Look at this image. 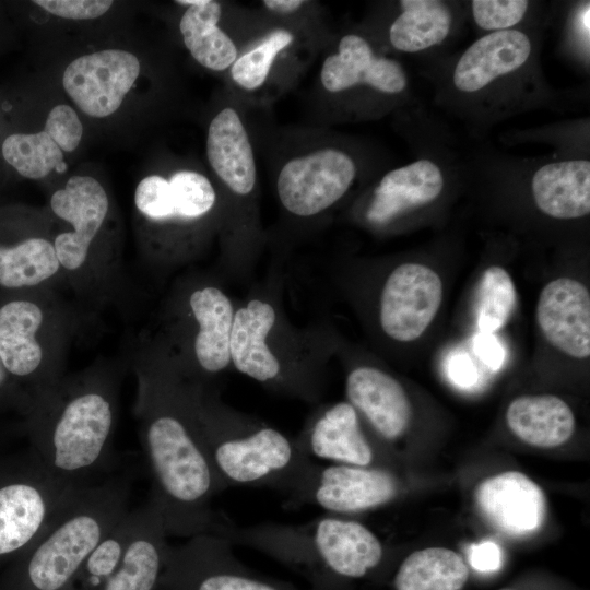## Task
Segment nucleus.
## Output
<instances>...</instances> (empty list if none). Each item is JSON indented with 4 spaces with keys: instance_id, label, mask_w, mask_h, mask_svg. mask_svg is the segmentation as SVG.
Segmentation results:
<instances>
[{
    "instance_id": "nucleus-1",
    "label": "nucleus",
    "mask_w": 590,
    "mask_h": 590,
    "mask_svg": "<svg viewBox=\"0 0 590 590\" xmlns=\"http://www.w3.org/2000/svg\"><path fill=\"white\" fill-rule=\"evenodd\" d=\"M134 413L150 469L149 500L160 511L167 535L212 533L220 520L212 499L227 488L208 452L188 382L158 357L134 363Z\"/></svg>"
},
{
    "instance_id": "nucleus-2",
    "label": "nucleus",
    "mask_w": 590,
    "mask_h": 590,
    "mask_svg": "<svg viewBox=\"0 0 590 590\" xmlns=\"http://www.w3.org/2000/svg\"><path fill=\"white\" fill-rule=\"evenodd\" d=\"M118 376L95 366L61 377L36 396L27 412L35 452L59 479L87 486L117 462Z\"/></svg>"
},
{
    "instance_id": "nucleus-3",
    "label": "nucleus",
    "mask_w": 590,
    "mask_h": 590,
    "mask_svg": "<svg viewBox=\"0 0 590 590\" xmlns=\"http://www.w3.org/2000/svg\"><path fill=\"white\" fill-rule=\"evenodd\" d=\"M188 385L208 452L225 485L268 487L292 498L317 464L296 439L226 409L203 385Z\"/></svg>"
},
{
    "instance_id": "nucleus-4",
    "label": "nucleus",
    "mask_w": 590,
    "mask_h": 590,
    "mask_svg": "<svg viewBox=\"0 0 590 590\" xmlns=\"http://www.w3.org/2000/svg\"><path fill=\"white\" fill-rule=\"evenodd\" d=\"M130 476L85 486L0 579V590H69L81 565L129 512Z\"/></svg>"
},
{
    "instance_id": "nucleus-5",
    "label": "nucleus",
    "mask_w": 590,
    "mask_h": 590,
    "mask_svg": "<svg viewBox=\"0 0 590 590\" xmlns=\"http://www.w3.org/2000/svg\"><path fill=\"white\" fill-rule=\"evenodd\" d=\"M70 326L51 286L0 290V359L32 401L63 377Z\"/></svg>"
},
{
    "instance_id": "nucleus-6",
    "label": "nucleus",
    "mask_w": 590,
    "mask_h": 590,
    "mask_svg": "<svg viewBox=\"0 0 590 590\" xmlns=\"http://www.w3.org/2000/svg\"><path fill=\"white\" fill-rule=\"evenodd\" d=\"M291 550L310 590H337L342 580L364 578L380 566L385 555L368 528L330 514L295 526Z\"/></svg>"
},
{
    "instance_id": "nucleus-7",
    "label": "nucleus",
    "mask_w": 590,
    "mask_h": 590,
    "mask_svg": "<svg viewBox=\"0 0 590 590\" xmlns=\"http://www.w3.org/2000/svg\"><path fill=\"white\" fill-rule=\"evenodd\" d=\"M49 205L56 217L71 226L52 239L63 279L83 294L102 299L113 288L94 252L109 212L106 190L91 176H72L52 193Z\"/></svg>"
},
{
    "instance_id": "nucleus-8",
    "label": "nucleus",
    "mask_w": 590,
    "mask_h": 590,
    "mask_svg": "<svg viewBox=\"0 0 590 590\" xmlns=\"http://www.w3.org/2000/svg\"><path fill=\"white\" fill-rule=\"evenodd\" d=\"M84 487L56 476L34 452L20 475L0 484V559L23 554Z\"/></svg>"
},
{
    "instance_id": "nucleus-9",
    "label": "nucleus",
    "mask_w": 590,
    "mask_h": 590,
    "mask_svg": "<svg viewBox=\"0 0 590 590\" xmlns=\"http://www.w3.org/2000/svg\"><path fill=\"white\" fill-rule=\"evenodd\" d=\"M232 545L213 533L169 545L156 590H302L249 569L233 554Z\"/></svg>"
},
{
    "instance_id": "nucleus-10",
    "label": "nucleus",
    "mask_w": 590,
    "mask_h": 590,
    "mask_svg": "<svg viewBox=\"0 0 590 590\" xmlns=\"http://www.w3.org/2000/svg\"><path fill=\"white\" fill-rule=\"evenodd\" d=\"M399 493L394 474L384 468L317 463L287 505H312L330 515L366 511L386 505Z\"/></svg>"
},
{
    "instance_id": "nucleus-11",
    "label": "nucleus",
    "mask_w": 590,
    "mask_h": 590,
    "mask_svg": "<svg viewBox=\"0 0 590 590\" xmlns=\"http://www.w3.org/2000/svg\"><path fill=\"white\" fill-rule=\"evenodd\" d=\"M356 174L352 158L335 149H322L288 161L276 190L282 205L297 216H312L340 200Z\"/></svg>"
},
{
    "instance_id": "nucleus-12",
    "label": "nucleus",
    "mask_w": 590,
    "mask_h": 590,
    "mask_svg": "<svg viewBox=\"0 0 590 590\" xmlns=\"http://www.w3.org/2000/svg\"><path fill=\"white\" fill-rule=\"evenodd\" d=\"M442 282L430 268L404 263L386 280L379 305L384 332L399 342L418 339L438 312L442 300Z\"/></svg>"
},
{
    "instance_id": "nucleus-13",
    "label": "nucleus",
    "mask_w": 590,
    "mask_h": 590,
    "mask_svg": "<svg viewBox=\"0 0 590 590\" xmlns=\"http://www.w3.org/2000/svg\"><path fill=\"white\" fill-rule=\"evenodd\" d=\"M140 73L138 58L122 49H105L74 59L62 84L86 115L103 118L115 113Z\"/></svg>"
},
{
    "instance_id": "nucleus-14",
    "label": "nucleus",
    "mask_w": 590,
    "mask_h": 590,
    "mask_svg": "<svg viewBox=\"0 0 590 590\" xmlns=\"http://www.w3.org/2000/svg\"><path fill=\"white\" fill-rule=\"evenodd\" d=\"M295 439L310 459L376 468V448L362 427L359 413L349 402L320 409Z\"/></svg>"
},
{
    "instance_id": "nucleus-15",
    "label": "nucleus",
    "mask_w": 590,
    "mask_h": 590,
    "mask_svg": "<svg viewBox=\"0 0 590 590\" xmlns=\"http://www.w3.org/2000/svg\"><path fill=\"white\" fill-rule=\"evenodd\" d=\"M475 502L487 522L511 536L536 531L546 512L542 488L517 471L503 472L484 480L475 491Z\"/></svg>"
},
{
    "instance_id": "nucleus-16",
    "label": "nucleus",
    "mask_w": 590,
    "mask_h": 590,
    "mask_svg": "<svg viewBox=\"0 0 590 590\" xmlns=\"http://www.w3.org/2000/svg\"><path fill=\"white\" fill-rule=\"evenodd\" d=\"M536 320L545 339L575 358L590 355V294L574 279L558 278L540 293Z\"/></svg>"
},
{
    "instance_id": "nucleus-17",
    "label": "nucleus",
    "mask_w": 590,
    "mask_h": 590,
    "mask_svg": "<svg viewBox=\"0 0 590 590\" xmlns=\"http://www.w3.org/2000/svg\"><path fill=\"white\" fill-rule=\"evenodd\" d=\"M132 532L123 557L101 590H156L169 547L163 518L148 499L131 510Z\"/></svg>"
},
{
    "instance_id": "nucleus-18",
    "label": "nucleus",
    "mask_w": 590,
    "mask_h": 590,
    "mask_svg": "<svg viewBox=\"0 0 590 590\" xmlns=\"http://www.w3.org/2000/svg\"><path fill=\"white\" fill-rule=\"evenodd\" d=\"M347 402L385 439L402 436L412 418V405L402 385L374 366H358L346 377Z\"/></svg>"
},
{
    "instance_id": "nucleus-19",
    "label": "nucleus",
    "mask_w": 590,
    "mask_h": 590,
    "mask_svg": "<svg viewBox=\"0 0 590 590\" xmlns=\"http://www.w3.org/2000/svg\"><path fill=\"white\" fill-rule=\"evenodd\" d=\"M14 224L13 219L0 212V290L51 286L63 278L52 239L25 234Z\"/></svg>"
},
{
    "instance_id": "nucleus-20",
    "label": "nucleus",
    "mask_w": 590,
    "mask_h": 590,
    "mask_svg": "<svg viewBox=\"0 0 590 590\" xmlns=\"http://www.w3.org/2000/svg\"><path fill=\"white\" fill-rule=\"evenodd\" d=\"M275 321V309L264 300L251 299L238 308L229 340L231 364L256 381L287 387L282 364L267 343Z\"/></svg>"
},
{
    "instance_id": "nucleus-21",
    "label": "nucleus",
    "mask_w": 590,
    "mask_h": 590,
    "mask_svg": "<svg viewBox=\"0 0 590 590\" xmlns=\"http://www.w3.org/2000/svg\"><path fill=\"white\" fill-rule=\"evenodd\" d=\"M338 48L321 68V83L327 91L337 93L361 84L388 94L405 88L406 76L400 63L377 57L363 37L346 35Z\"/></svg>"
},
{
    "instance_id": "nucleus-22",
    "label": "nucleus",
    "mask_w": 590,
    "mask_h": 590,
    "mask_svg": "<svg viewBox=\"0 0 590 590\" xmlns=\"http://www.w3.org/2000/svg\"><path fill=\"white\" fill-rule=\"evenodd\" d=\"M189 314L194 323L191 350L194 367L202 375H215L231 365L229 340L234 308L219 287L204 285L188 297Z\"/></svg>"
},
{
    "instance_id": "nucleus-23",
    "label": "nucleus",
    "mask_w": 590,
    "mask_h": 590,
    "mask_svg": "<svg viewBox=\"0 0 590 590\" xmlns=\"http://www.w3.org/2000/svg\"><path fill=\"white\" fill-rule=\"evenodd\" d=\"M530 52V39L522 32H493L473 43L459 59L453 71L455 86L462 92H476L519 69Z\"/></svg>"
},
{
    "instance_id": "nucleus-24",
    "label": "nucleus",
    "mask_w": 590,
    "mask_h": 590,
    "mask_svg": "<svg viewBox=\"0 0 590 590\" xmlns=\"http://www.w3.org/2000/svg\"><path fill=\"white\" fill-rule=\"evenodd\" d=\"M206 156L220 179L236 194H249L256 184V163L248 133L233 108L222 109L211 121Z\"/></svg>"
},
{
    "instance_id": "nucleus-25",
    "label": "nucleus",
    "mask_w": 590,
    "mask_h": 590,
    "mask_svg": "<svg viewBox=\"0 0 590 590\" xmlns=\"http://www.w3.org/2000/svg\"><path fill=\"white\" fill-rule=\"evenodd\" d=\"M442 188V174L430 161L421 160L393 169L375 189L367 219L374 224L388 223L411 209L430 203Z\"/></svg>"
},
{
    "instance_id": "nucleus-26",
    "label": "nucleus",
    "mask_w": 590,
    "mask_h": 590,
    "mask_svg": "<svg viewBox=\"0 0 590 590\" xmlns=\"http://www.w3.org/2000/svg\"><path fill=\"white\" fill-rule=\"evenodd\" d=\"M538 208L560 220L578 219L590 212L589 161H564L542 166L532 178Z\"/></svg>"
},
{
    "instance_id": "nucleus-27",
    "label": "nucleus",
    "mask_w": 590,
    "mask_h": 590,
    "mask_svg": "<svg viewBox=\"0 0 590 590\" xmlns=\"http://www.w3.org/2000/svg\"><path fill=\"white\" fill-rule=\"evenodd\" d=\"M506 422L519 439L539 448L563 445L576 424L568 404L552 394L516 398L507 408Z\"/></svg>"
},
{
    "instance_id": "nucleus-28",
    "label": "nucleus",
    "mask_w": 590,
    "mask_h": 590,
    "mask_svg": "<svg viewBox=\"0 0 590 590\" xmlns=\"http://www.w3.org/2000/svg\"><path fill=\"white\" fill-rule=\"evenodd\" d=\"M221 14L219 2L201 0L199 4L188 7L179 22L185 46L191 56L214 71L232 67L237 59L234 42L217 26Z\"/></svg>"
},
{
    "instance_id": "nucleus-29",
    "label": "nucleus",
    "mask_w": 590,
    "mask_h": 590,
    "mask_svg": "<svg viewBox=\"0 0 590 590\" xmlns=\"http://www.w3.org/2000/svg\"><path fill=\"white\" fill-rule=\"evenodd\" d=\"M470 576L463 558L445 547H427L411 553L400 564L394 590H461Z\"/></svg>"
},
{
    "instance_id": "nucleus-30",
    "label": "nucleus",
    "mask_w": 590,
    "mask_h": 590,
    "mask_svg": "<svg viewBox=\"0 0 590 590\" xmlns=\"http://www.w3.org/2000/svg\"><path fill=\"white\" fill-rule=\"evenodd\" d=\"M402 13L392 23L389 37L398 50L415 52L441 43L449 33L451 13L442 1L403 0Z\"/></svg>"
},
{
    "instance_id": "nucleus-31",
    "label": "nucleus",
    "mask_w": 590,
    "mask_h": 590,
    "mask_svg": "<svg viewBox=\"0 0 590 590\" xmlns=\"http://www.w3.org/2000/svg\"><path fill=\"white\" fill-rule=\"evenodd\" d=\"M2 161L20 176L43 179L63 163V152L44 131H12L0 143Z\"/></svg>"
},
{
    "instance_id": "nucleus-32",
    "label": "nucleus",
    "mask_w": 590,
    "mask_h": 590,
    "mask_svg": "<svg viewBox=\"0 0 590 590\" xmlns=\"http://www.w3.org/2000/svg\"><path fill=\"white\" fill-rule=\"evenodd\" d=\"M131 510L102 539L78 570L69 590H101L119 566L132 532Z\"/></svg>"
},
{
    "instance_id": "nucleus-33",
    "label": "nucleus",
    "mask_w": 590,
    "mask_h": 590,
    "mask_svg": "<svg viewBox=\"0 0 590 590\" xmlns=\"http://www.w3.org/2000/svg\"><path fill=\"white\" fill-rule=\"evenodd\" d=\"M517 303L515 284L502 267L487 268L480 281L477 327L480 332L494 333L510 318Z\"/></svg>"
},
{
    "instance_id": "nucleus-34",
    "label": "nucleus",
    "mask_w": 590,
    "mask_h": 590,
    "mask_svg": "<svg viewBox=\"0 0 590 590\" xmlns=\"http://www.w3.org/2000/svg\"><path fill=\"white\" fill-rule=\"evenodd\" d=\"M293 42L286 30H275L258 46L237 58L231 67V75L245 90H256L268 78L276 56Z\"/></svg>"
},
{
    "instance_id": "nucleus-35",
    "label": "nucleus",
    "mask_w": 590,
    "mask_h": 590,
    "mask_svg": "<svg viewBox=\"0 0 590 590\" xmlns=\"http://www.w3.org/2000/svg\"><path fill=\"white\" fill-rule=\"evenodd\" d=\"M175 221H196L214 206L216 194L210 180L200 173L180 170L169 178Z\"/></svg>"
},
{
    "instance_id": "nucleus-36",
    "label": "nucleus",
    "mask_w": 590,
    "mask_h": 590,
    "mask_svg": "<svg viewBox=\"0 0 590 590\" xmlns=\"http://www.w3.org/2000/svg\"><path fill=\"white\" fill-rule=\"evenodd\" d=\"M137 210L149 221L165 223L175 221L172 190L168 179L158 175L143 178L134 191Z\"/></svg>"
},
{
    "instance_id": "nucleus-37",
    "label": "nucleus",
    "mask_w": 590,
    "mask_h": 590,
    "mask_svg": "<svg viewBox=\"0 0 590 590\" xmlns=\"http://www.w3.org/2000/svg\"><path fill=\"white\" fill-rule=\"evenodd\" d=\"M528 9L524 0H474L472 12L483 30L505 31L522 20Z\"/></svg>"
},
{
    "instance_id": "nucleus-38",
    "label": "nucleus",
    "mask_w": 590,
    "mask_h": 590,
    "mask_svg": "<svg viewBox=\"0 0 590 590\" xmlns=\"http://www.w3.org/2000/svg\"><path fill=\"white\" fill-rule=\"evenodd\" d=\"M43 130L62 152H73L83 135V126L76 113L64 104L57 105L50 110Z\"/></svg>"
},
{
    "instance_id": "nucleus-39",
    "label": "nucleus",
    "mask_w": 590,
    "mask_h": 590,
    "mask_svg": "<svg viewBox=\"0 0 590 590\" xmlns=\"http://www.w3.org/2000/svg\"><path fill=\"white\" fill-rule=\"evenodd\" d=\"M33 3L50 14L70 20H92L105 14L109 0H35Z\"/></svg>"
},
{
    "instance_id": "nucleus-40",
    "label": "nucleus",
    "mask_w": 590,
    "mask_h": 590,
    "mask_svg": "<svg viewBox=\"0 0 590 590\" xmlns=\"http://www.w3.org/2000/svg\"><path fill=\"white\" fill-rule=\"evenodd\" d=\"M473 350L493 371L500 369L506 358L505 350L494 333L479 332L473 340Z\"/></svg>"
},
{
    "instance_id": "nucleus-41",
    "label": "nucleus",
    "mask_w": 590,
    "mask_h": 590,
    "mask_svg": "<svg viewBox=\"0 0 590 590\" xmlns=\"http://www.w3.org/2000/svg\"><path fill=\"white\" fill-rule=\"evenodd\" d=\"M447 374L450 380L461 387L471 388L477 382V368L468 354H453L447 364Z\"/></svg>"
},
{
    "instance_id": "nucleus-42",
    "label": "nucleus",
    "mask_w": 590,
    "mask_h": 590,
    "mask_svg": "<svg viewBox=\"0 0 590 590\" xmlns=\"http://www.w3.org/2000/svg\"><path fill=\"white\" fill-rule=\"evenodd\" d=\"M469 560L477 570H496L500 565V550L492 541L474 544L469 550Z\"/></svg>"
},
{
    "instance_id": "nucleus-43",
    "label": "nucleus",
    "mask_w": 590,
    "mask_h": 590,
    "mask_svg": "<svg viewBox=\"0 0 590 590\" xmlns=\"http://www.w3.org/2000/svg\"><path fill=\"white\" fill-rule=\"evenodd\" d=\"M3 404L19 405L27 413L32 400L10 377L0 359V405Z\"/></svg>"
},
{
    "instance_id": "nucleus-44",
    "label": "nucleus",
    "mask_w": 590,
    "mask_h": 590,
    "mask_svg": "<svg viewBox=\"0 0 590 590\" xmlns=\"http://www.w3.org/2000/svg\"><path fill=\"white\" fill-rule=\"evenodd\" d=\"M266 8L275 13H291L298 10L303 4V0H266Z\"/></svg>"
},
{
    "instance_id": "nucleus-45",
    "label": "nucleus",
    "mask_w": 590,
    "mask_h": 590,
    "mask_svg": "<svg viewBox=\"0 0 590 590\" xmlns=\"http://www.w3.org/2000/svg\"><path fill=\"white\" fill-rule=\"evenodd\" d=\"M500 590H510V589H500Z\"/></svg>"
}]
</instances>
